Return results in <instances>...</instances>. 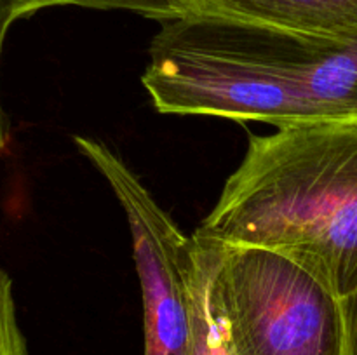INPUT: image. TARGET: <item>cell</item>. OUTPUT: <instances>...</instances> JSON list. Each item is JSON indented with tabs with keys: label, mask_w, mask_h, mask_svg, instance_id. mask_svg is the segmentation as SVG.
Here are the masks:
<instances>
[{
	"label": "cell",
	"mask_w": 357,
	"mask_h": 355,
	"mask_svg": "<svg viewBox=\"0 0 357 355\" xmlns=\"http://www.w3.org/2000/svg\"><path fill=\"white\" fill-rule=\"evenodd\" d=\"M142 80L160 113L275 127L357 120V31L303 33L183 14L162 21Z\"/></svg>",
	"instance_id": "6da1fadb"
},
{
	"label": "cell",
	"mask_w": 357,
	"mask_h": 355,
	"mask_svg": "<svg viewBox=\"0 0 357 355\" xmlns=\"http://www.w3.org/2000/svg\"><path fill=\"white\" fill-rule=\"evenodd\" d=\"M178 16H220L303 33L357 31V0H169ZM176 16V17H178Z\"/></svg>",
	"instance_id": "5b68a950"
},
{
	"label": "cell",
	"mask_w": 357,
	"mask_h": 355,
	"mask_svg": "<svg viewBox=\"0 0 357 355\" xmlns=\"http://www.w3.org/2000/svg\"><path fill=\"white\" fill-rule=\"evenodd\" d=\"M54 6H79L103 10H132V13L143 14V16L159 21L176 17V9L171 6L169 0H17V9H20L21 17Z\"/></svg>",
	"instance_id": "52a82bcc"
},
{
	"label": "cell",
	"mask_w": 357,
	"mask_h": 355,
	"mask_svg": "<svg viewBox=\"0 0 357 355\" xmlns=\"http://www.w3.org/2000/svg\"><path fill=\"white\" fill-rule=\"evenodd\" d=\"M171 6H173V3H171Z\"/></svg>",
	"instance_id": "8fae6325"
},
{
	"label": "cell",
	"mask_w": 357,
	"mask_h": 355,
	"mask_svg": "<svg viewBox=\"0 0 357 355\" xmlns=\"http://www.w3.org/2000/svg\"><path fill=\"white\" fill-rule=\"evenodd\" d=\"M194 235L278 251L347 294L357 284V120L251 138Z\"/></svg>",
	"instance_id": "7a4b0ae2"
},
{
	"label": "cell",
	"mask_w": 357,
	"mask_h": 355,
	"mask_svg": "<svg viewBox=\"0 0 357 355\" xmlns=\"http://www.w3.org/2000/svg\"><path fill=\"white\" fill-rule=\"evenodd\" d=\"M344 317V355H357V284L340 298Z\"/></svg>",
	"instance_id": "9c48e42d"
},
{
	"label": "cell",
	"mask_w": 357,
	"mask_h": 355,
	"mask_svg": "<svg viewBox=\"0 0 357 355\" xmlns=\"http://www.w3.org/2000/svg\"><path fill=\"white\" fill-rule=\"evenodd\" d=\"M0 355H28L13 296V281L0 268Z\"/></svg>",
	"instance_id": "ba28073f"
},
{
	"label": "cell",
	"mask_w": 357,
	"mask_h": 355,
	"mask_svg": "<svg viewBox=\"0 0 357 355\" xmlns=\"http://www.w3.org/2000/svg\"><path fill=\"white\" fill-rule=\"evenodd\" d=\"M2 152H3V150H2V148H0V153H2Z\"/></svg>",
	"instance_id": "30bf717a"
},
{
	"label": "cell",
	"mask_w": 357,
	"mask_h": 355,
	"mask_svg": "<svg viewBox=\"0 0 357 355\" xmlns=\"http://www.w3.org/2000/svg\"><path fill=\"white\" fill-rule=\"evenodd\" d=\"M75 145L110 183L128 218L142 285L143 355H194V237L178 228L142 180L107 145L82 136H77Z\"/></svg>",
	"instance_id": "277c9868"
},
{
	"label": "cell",
	"mask_w": 357,
	"mask_h": 355,
	"mask_svg": "<svg viewBox=\"0 0 357 355\" xmlns=\"http://www.w3.org/2000/svg\"><path fill=\"white\" fill-rule=\"evenodd\" d=\"M202 242L229 355H344L340 296L314 271L267 247Z\"/></svg>",
	"instance_id": "3957f363"
},
{
	"label": "cell",
	"mask_w": 357,
	"mask_h": 355,
	"mask_svg": "<svg viewBox=\"0 0 357 355\" xmlns=\"http://www.w3.org/2000/svg\"><path fill=\"white\" fill-rule=\"evenodd\" d=\"M194 237V235H192ZM195 240L194 274V355H229L223 336V327L213 308L209 296V249L202 240Z\"/></svg>",
	"instance_id": "8992f818"
}]
</instances>
